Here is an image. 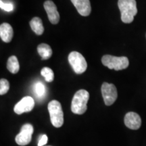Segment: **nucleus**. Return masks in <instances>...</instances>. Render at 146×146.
I'll use <instances>...</instances> for the list:
<instances>
[{
	"mask_svg": "<svg viewBox=\"0 0 146 146\" xmlns=\"http://www.w3.org/2000/svg\"><path fill=\"white\" fill-rule=\"evenodd\" d=\"M118 8L121 13V20L124 23H131L137 14L135 0H118Z\"/></svg>",
	"mask_w": 146,
	"mask_h": 146,
	"instance_id": "1",
	"label": "nucleus"
},
{
	"mask_svg": "<svg viewBox=\"0 0 146 146\" xmlns=\"http://www.w3.org/2000/svg\"><path fill=\"white\" fill-rule=\"evenodd\" d=\"M89 99V92L85 89L76 91L71 104V110L74 114H83L87 111V102Z\"/></svg>",
	"mask_w": 146,
	"mask_h": 146,
	"instance_id": "2",
	"label": "nucleus"
},
{
	"mask_svg": "<svg viewBox=\"0 0 146 146\" xmlns=\"http://www.w3.org/2000/svg\"><path fill=\"white\" fill-rule=\"evenodd\" d=\"M102 62L109 69H114L115 70H121L127 68L129 65V59L125 56H117L105 55L102 58Z\"/></svg>",
	"mask_w": 146,
	"mask_h": 146,
	"instance_id": "3",
	"label": "nucleus"
},
{
	"mask_svg": "<svg viewBox=\"0 0 146 146\" xmlns=\"http://www.w3.org/2000/svg\"><path fill=\"white\" fill-rule=\"evenodd\" d=\"M51 123L55 127H61L64 124V113L61 104L57 100H52L48 104Z\"/></svg>",
	"mask_w": 146,
	"mask_h": 146,
	"instance_id": "4",
	"label": "nucleus"
},
{
	"mask_svg": "<svg viewBox=\"0 0 146 146\" xmlns=\"http://www.w3.org/2000/svg\"><path fill=\"white\" fill-rule=\"evenodd\" d=\"M68 62L73 70L76 74H81L87 70V64L85 58L79 52H72L68 56Z\"/></svg>",
	"mask_w": 146,
	"mask_h": 146,
	"instance_id": "5",
	"label": "nucleus"
},
{
	"mask_svg": "<svg viewBox=\"0 0 146 146\" xmlns=\"http://www.w3.org/2000/svg\"><path fill=\"white\" fill-rule=\"evenodd\" d=\"M102 94L106 106H111L114 103L118 97L116 87L114 84L104 83L102 85Z\"/></svg>",
	"mask_w": 146,
	"mask_h": 146,
	"instance_id": "6",
	"label": "nucleus"
},
{
	"mask_svg": "<svg viewBox=\"0 0 146 146\" xmlns=\"http://www.w3.org/2000/svg\"><path fill=\"white\" fill-rule=\"evenodd\" d=\"M33 127L31 124H25L21 128V132L16 135L15 141L19 145H27L30 143L33 133Z\"/></svg>",
	"mask_w": 146,
	"mask_h": 146,
	"instance_id": "7",
	"label": "nucleus"
},
{
	"mask_svg": "<svg viewBox=\"0 0 146 146\" xmlns=\"http://www.w3.org/2000/svg\"><path fill=\"white\" fill-rule=\"evenodd\" d=\"M34 106L35 101L33 98L30 96H26L16 104L14 108V111L17 114H22L25 112L31 111Z\"/></svg>",
	"mask_w": 146,
	"mask_h": 146,
	"instance_id": "8",
	"label": "nucleus"
},
{
	"mask_svg": "<svg viewBox=\"0 0 146 146\" xmlns=\"http://www.w3.org/2000/svg\"><path fill=\"white\" fill-rule=\"evenodd\" d=\"M44 8L46 11L49 21L53 25H56L60 21V14L58 12L57 7L51 0H47L44 3Z\"/></svg>",
	"mask_w": 146,
	"mask_h": 146,
	"instance_id": "9",
	"label": "nucleus"
},
{
	"mask_svg": "<svg viewBox=\"0 0 146 146\" xmlns=\"http://www.w3.org/2000/svg\"><path fill=\"white\" fill-rule=\"evenodd\" d=\"M124 122L126 127L132 130H137L141 125V119L139 115L135 112H128L125 115Z\"/></svg>",
	"mask_w": 146,
	"mask_h": 146,
	"instance_id": "10",
	"label": "nucleus"
},
{
	"mask_svg": "<svg viewBox=\"0 0 146 146\" xmlns=\"http://www.w3.org/2000/svg\"><path fill=\"white\" fill-rule=\"evenodd\" d=\"M78 14L87 16L91 14V7L89 0H71Z\"/></svg>",
	"mask_w": 146,
	"mask_h": 146,
	"instance_id": "11",
	"label": "nucleus"
},
{
	"mask_svg": "<svg viewBox=\"0 0 146 146\" xmlns=\"http://www.w3.org/2000/svg\"><path fill=\"white\" fill-rule=\"evenodd\" d=\"M13 29L10 24L3 23L0 26V36L3 41L10 43L13 37Z\"/></svg>",
	"mask_w": 146,
	"mask_h": 146,
	"instance_id": "12",
	"label": "nucleus"
},
{
	"mask_svg": "<svg viewBox=\"0 0 146 146\" xmlns=\"http://www.w3.org/2000/svg\"><path fill=\"white\" fill-rule=\"evenodd\" d=\"M30 26L32 30L37 35H41L44 32V27L41 19L39 17H35L30 22Z\"/></svg>",
	"mask_w": 146,
	"mask_h": 146,
	"instance_id": "13",
	"label": "nucleus"
},
{
	"mask_svg": "<svg viewBox=\"0 0 146 146\" xmlns=\"http://www.w3.org/2000/svg\"><path fill=\"white\" fill-rule=\"evenodd\" d=\"M37 52L41 56L42 60H47L52 56V50L46 43H41L38 45Z\"/></svg>",
	"mask_w": 146,
	"mask_h": 146,
	"instance_id": "14",
	"label": "nucleus"
},
{
	"mask_svg": "<svg viewBox=\"0 0 146 146\" xmlns=\"http://www.w3.org/2000/svg\"><path fill=\"white\" fill-rule=\"evenodd\" d=\"M7 68L12 74H16L20 70V64L17 58L15 56H10L8 60Z\"/></svg>",
	"mask_w": 146,
	"mask_h": 146,
	"instance_id": "15",
	"label": "nucleus"
},
{
	"mask_svg": "<svg viewBox=\"0 0 146 146\" xmlns=\"http://www.w3.org/2000/svg\"><path fill=\"white\" fill-rule=\"evenodd\" d=\"M41 74L45 78V81L47 82H52L54 78V74L52 69L48 67H45L42 69L41 71Z\"/></svg>",
	"mask_w": 146,
	"mask_h": 146,
	"instance_id": "16",
	"label": "nucleus"
},
{
	"mask_svg": "<svg viewBox=\"0 0 146 146\" xmlns=\"http://www.w3.org/2000/svg\"><path fill=\"white\" fill-rule=\"evenodd\" d=\"M35 93L36 96L42 98L45 94V87L41 82H36L35 85Z\"/></svg>",
	"mask_w": 146,
	"mask_h": 146,
	"instance_id": "17",
	"label": "nucleus"
},
{
	"mask_svg": "<svg viewBox=\"0 0 146 146\" xmlns=\"http://www.w3.org/2000/svg\"><path fill=\"white\" fill-rule=\"evenodd\" d=\"M10 89V83L5 78H1L0 80V94L3 96L8 92Z\"/></svg>",
	"mask_w": 146,
	"mask_h": 146,
	"instance_id": "18",
	"label": "nucleus"
},
{
	"mask_svg": "<svg viewBox=\"0 0 146 146\" xmlns=\"http://www.w3.org/2000/svg\"><path fill=\"white\" fill-rule=\"evenodd\" d=\"M0 7L2 10L6 11V12H12L14 10V5L12 3H4L3 2L2 0H1L0 1Z\"/></svg>",
	"mask_w": 146,
	"mask_h": 146,
	"instance_id": "19",
	"label": "nucleus"
},
{
	"mask_svg": "<svg viewBox=\"0 0 146 146\" xmlns=\"http://www.w3.org/2000/svg\"><path fill=\"white\" fill-rule=\"evenodd\" d=\"M47 137L46 135H43L41 136V137L40 138L39 143H38V146H42V145H44L47 143Z\"/></svg>",
	"mask_w": 146,
	"mask_h": 146,
	"instance_id": "20",
	"label": "nucleus"
}]
</instances>
